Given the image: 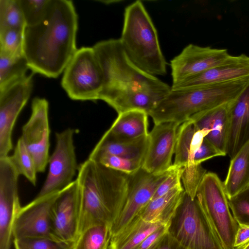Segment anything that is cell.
Segmentation results:
<instances>
[{"label": "cell", "mask_w": 249, "mask_h": 249, "mask_svg": "<svg viewBox=\"0 0 249 249\" xmlns=\"http://www.w3.org/2000/svg\"><path fill=\"white\" fill-rule=\"evenodd\" d=\"M77 29L72 1L50 0L41 20L24 31V54L33 72L49 78L59 76L77 50Z\"/></svg>", "instance_id": "cell-1"}, {"label": "cell", "mask_w": 249, "mask_h": 249, "mask_svg": "<svg viewBox=\"0 0 249 249\" xmlns=\"http://www.w3.org/2000/svg\"><path fill=\"white\" fill-rule=\"evenodd\" d=\"M128 179L129 175L89 159L80 164L76 178L81 203L78 235L96 224L111 229L124 202Z\"/></svg>", "instance_id": "cell-2"}, {"label": "cell", "mask_w": 249, "mask_h": 249, "mask_svg": "<svg viewBox=\"0 0 249 249\" xmlns=\"http://www.w3.org/2000/svg\"><path fill=\"white\" fill-rule=\"evenodd\" d=\"M92 47L104 75L99 100L108 105L116 99L142 91L168 93L171 90V87L132 63L120 39L101 41Z\"/></svg>", "instance_id": "cell-3"}, {"label": "cell", "mask_w": 249, "mask_h": 249, "mask_svg": "<svg viewBox=\"0 0 249 249\" xmlns=\"http://www.w3.org/2000/svg\"><path fill=\"white\" fill-rule=\"evenodd\" d=\"M249 83V77L183 89H171L149 112L154 124H179L193 115L234 100Z\"/></svg>", "instance_id": "cell-4"}, {"label": "cell", "mask_w": 249, "mask_h": 249, "mask_svg": "<svg viewBox=\"0 0 249 249\" xmlns=\"http://www.w3.org/2000/svg\"><path fill=\"white\" fill-rule=\"evenodd\" d=\"M120 39L129 59L140 69L155 76L166 74L156 29L141 1L125 8Z\"/></svg>", "instance_id": "cell-5"}, {"label": "cell", "mask_w": 249, "mask_h": 249, "mask_svg": "<svg viewBox=\"0 0 249 249\" xmlns=\"http://www.w3.org/2000/svg\"><path fill=\"white\" fill-rule=\"evenodd\" d=\"M168 232L188 249H225L196 198H191L185 191Z\"/></svg>", "instance_id": "cell-6"}, {"label": "cell", "mask_w": 249, "mask_h": 249, "mask_svg": "<svg viewBox=\"0 0 249 249\" xmlns=\"http://www.w3.org/2000/svg\"><path fill=\"white\" fill-rule=\"evenodd\" d=\"M196 197L224 249H235L234 245L239 225L230 211L223 183L215 173H206Z\"/></svg>", "instance_id": "cell-7"}, {"label": "cell", "mask_w": 249, "mask_h": 249, "mask_svg": "<svg viewBox=\"0 0 249 249\" xmlns=\"http://www.w3.org/2000/svg\"><path fill=\"white\" fill-rule=\"evenodd\" d=\"M61 84L72 100H99L104 75L93 47H82L76 50L63 71Z\"/></svg>", "instance_id": "cell-8"}, {"label": "cell", "mask_w": 249, "mask_h": 249, "mask_svg": "<svg viewBox=\"0 0 249 249\" xmlns=\"http://www.w3.org/2000/svg\"><path fill=\"white\" fill-rule=\"evenodd\" d=\"M204 130L197 128L193 121L189 120L178 128L173 165L183 168L181 182L185 192L191 198L196 197L197 188L206 170L195 162V155L207 135Z\"/></svg>", "instance_id": "cell-9"}, {"label": "cell", "mask_w": 249, "mask_h": 249, "mask_svg": "<svg viewBox=\"0 0 249 249\" xmlns=\"http://www.w3.org/2000/svg\"><path fill=\"white\" fill-rule=\"evenodd\" d=\"M75 130L68 128L55 134V148L50 156L48 173L36 196L58 192L73 180L78 167L74 144Z\"/></svg>", "instance_id": "cell-10"}, {"label": "cell", "mask_w": 249, "mask_h": 249, "mask_svg": "<svg viewBox=\"0 0 249 249\" xmlns=\"http://www.w3.org/2000/svg\"><path fill=\"white\" fill-rule=\"evenodd\" d=\"M172 167L160 174L149 173L141 167L129 175L127 194L122 210L111 227V237L125 227L152 199L160 184L169 175Z\"/></svg>", "instance_id": "cell-11"}, {"label": "cell", "mask_w": 249, "mask_h": 249, "mask_svg": "<svg viewBox=\"0 0 249 249\" xmlns=\"http://www.w3.org/2000/svg\"><path fill=\"white\" fill-rule=\"evenodd\" d=\"M33 75H26L0 89V158L8 156L13 149V128L31 95Z\"/></svg>", "instance_id": "cell-12"}, {"label": "cell", "mask_w": 249, "mask_h": 249, "mask_svg": "<svg viewBox=\"0 0 249 249\" xmlns=\"http://www.w3.org/2000/svg\"><path fill=\"white\" fill-rule=\"evenodd\" d=\"M19 175L10 156L0 158V249H10L15 222L21 208Z\"/></svg>", "instance_id": "cell-13"}, {"label": "cell", "mask_w": 249, "mask_h": 249, "mask_svg": "<svg viewBox=\"0 0 249 249\" xmlns=\"http://www.w3.org/2000/svg\"><path fill=\"white\" fill-rule=\"evenodd\" d=\"M50 134L49 103L45 98L36 97L20 137L35 161L38 173L44 172L48 164Z\"/></svg>", "instance_id": "cell-14"}, {"label": "cell", "mask_w": 249, "mask_h": 249, "mask_svg": "<svg viewBox=\"0 0 249 249\" xmlns=\"http://www.w3.org/2000/svg\"><path fill=\"white\" fill-rule=\"evenodd\" d=\"M81 213L79 189L75 179L59 191L52 206V236L73 244L78 235Z\"/></svg>", "instance_id": "cell-15"}, {"label": "cell", "mask_w": 249, "mask_h": 249, "mask_svg": "<svg viewBox=\"0 0 249 249\" xmlns=\"http://www.w3.org/2000/svg\"><path fill=\"white\" fill-rule=\"evenodd\" d=\"M174 122L154 124L148 133V145L142 168L153 174L168 171L172 166L178 129Z\"/></svg>", "instance_id": "cell-16"}, {"label": "cell", "mask_w": 249, "mask_h": 249, "mask_svg": "<svg viewBox=\"0 0 249 249\" xmlns=\"http://www.w3.org/2000/svg\"><path fill=\"white\" fill-rule=\"evenodd\" d=\"M233 56L226 49L189 44L171 61L173 83L224 63Z\"/></svg>", "instance_id": "cell-17"}, {"label": "cell", "mask_w": 249, "mask_h": 249, "mask_svg": "<svg viewBox=\"0 0 249 249\" xmlns=\"http://www.w3.org/2000/svg\"><path fill=\"white\" fill-rule=\"evenodd\" d=\"M59 192L36 196L31 202L21 207L14 224V239L39 236L53 237L51 208Z\"/></svg>", "instance_id": "cell-18"}, {"label": "cell", "mask_w": 249, "mask_h": 249, "mask_svg": "<svg viewBox=\"0 0 249 249\" xmlns=\"http://www.w3.org/2000/svg\"><path fill=\"white\" fill-rule=\"evenodd\" d=\"M249 77V57L242 54L197 74L173 83L172 89H183Z\"/></svg>", "instance_id": "cell-19"}, {"label": "cell", "mask_w": 249, "mask_h": 249, "mask_svg": "<svg viewBox=\"0 0 249 249\" xmlns=\"http://www.w3.org/2000/svg\"><path fill=\"white\" fill-rule=\"evenodd\" d=\"M228 115L226 152L232 159L249 141V83L228 103Z\"/></svg>", "instance_id": "cell-20"}, {"label": "cell", "mask_w": 249, "mask_h": 249, "mask_svg": "<svg viewBox=\"0 0 249 249\" xmlns=\"http://www.w3.org/2000/svg\"><path fill=\"white\" fill-rule=\"evenodd\" d=\"M190 119L197 128L206 131L207 134L205 137L206 140L225 155H227L228 103L198 113Z\"/></svg>", "instance_id": "cell-21"}, {"label": "cell", "mask_w": 249, "mask_h": 249, "mask_svg": "<svg viewBox=\"0 0 249 249\" xmlns=\"http://www.w3.org/2000/svg\"><path fill=\"white\" fill-rule=\"evenodd\" d=\"M148 114L141 110H131L118 114L110 127L104 133L118 140H132L148 134Z\"/></svg>", "instance_id": "cell-22"}, {"label": "cell", "mask_w": 249, "mask_h": 249, "mask_svg": "<svg viewBox=\"0 0 249 249\" xmlns=\"http://www.w3.org/2000/svg\"><path fill=\"white\" fill-rule=\"evenodd\" d=\"M184 193L182 185L177 186L162 196L151 200L138 215L146 222L169 225Z\"/></svg>", "instance_id": "cell-23"}, {"label": "cell", "mask_w": 249, "mask_h": 249, "mask_svg": "<svg viewBox=\"0 0 249 249\" xmlns=\"http://www.w3.org/2000/svg\"><path fill=\"white\" fill-rule=\"evenodd\" d=\"M148 134L132 140H118L105 135L96 144L89 159L108 154L130 159H143L148 145Z\"/></svg>", "instance_id": "cell-24"}, {"label": "cell", "mask_w": 249, "mask_h": 249, "mask_svg": "<svg viewBox=\"0 0 249 249\" xmlns=\"http://www.w3.org/2000/svg\"><path fill=\"white\" fill-rule=\"evenodd\" d=\"M163 225L145 221L138 215L111 237L108 249H136L150 234Z\"/></svg>", "instance_id": "cell-25"}, {"label": "cell", "mask_w": 249, "mask_h": 249, "mask_svg": "<svg viewBox=\"0 0 249 249\" xmlns=\"http://www.w3.org/2000/svg\"><path fill=\"white\" fill-rule=\"evenodd\" d=\"M223 183L228 198L249 186V141L231 159Z\"/></svg>", "instance_id": "cell-26"}, {"label": "cell", "mask_w": 249, "mask_h": 249, "mask_svg": "<svg viewBox=\"0 0 249 249\" xmlns=\"http://www.w3.org/2000/svg\"><path fill=\"white\" fill-rule=\"evenodd\" d=\"M111 238L109 225L101 223L94 224L78 235L72 249H108Z\"/></svg>", "instance_id": "cell-27"}, {"label": "cell", "mask_w": 249, "mask_h": 249, "mask_svg": "<svg viewBox=\"0 0 249 249\" xmlns=\"http://www.w3.org/2000/svg\"><path fill=\"white\" fill-rule=\"evenodd\" d=\"M30 69L24 56L10 57L0 54V89L26 75Z\"/></svg>", "instance_id": "cell-28"}, {"label": "cell", "mask_w": 249, "mask_h": 249, "mask_svg": "<svg viewBox=\"0 0 249 249\" xmlns=\"http://www.w3.org/2000/svg\"><path fill=\"white\" fill-rule=\"evenodd\" d=\"M11 159L20 175L24 176L34 186L36 184V170L35 161L20 137L17 142Z\"/></svg>", "instance_id": "cell-29"}, {"label": "cell", "mask_w": 249, "mask_h": 249, "mask_svg": "<svg viewBox=\"0 0 249 249\" xmlns=\"http://www.w3.org/2000/svg\"><path fill=\"white\" fill-rule=\"evenodd\" d=\"M25 19L18 0H0V30L12 28L24 31Z\"/></svg>", "instance_id": "cell-30"}, {"label": "cell", "mask_w": 249, "mask_h": 249, "mask_svg": "<svg viewBox=\"0 0 249 249\" xmlns=\"http://www.w3.org/2000/svg\"><path fill=\"white\" fill-rule=\"evenodd\" d=\"M24 31L12 28L0 30V54L10 57L24 55Z\"/></svg>", "instance_id": "cell-31"}, {"label": "cell", "mask_w": 249, "mask_h": 249, "mask_svg": "<svg viewBox=\"0 0 249 249\" xmlns=\"http://www.w3.org/2000/svg\"><path fill=\"white\" fill-rule=\"evenodd\" d=\"M90 160L128 175H132L139 170L143 161V159H130L108 154L100 155Z\"/></svg>", "instance_id": "cell-32"}, {"label": "cell", "mask_w": 249, "mask_h": 249, "mask_svg": "<svg viewBox=\"0 0 249 249\" xmlns=\"http://www.w3.org/2000/svg\"><path fill=\"white\" fill-rule=\"evenodd\" d=\"M14 245L15 249H72L73 245L46 236L15 238Z\"/></svg>", "instance_id": "cell-33"}, {"label": "cell", "mask_w": 249, "mask_h": 249, "mask_svg": "<svg viewBox=\"0 0 249 249\" xmlns=\"http://www.w3.org/2000/svg\"><path fill=\"white\" fill-rule=\"evenodd\" d=\"M228 199L232 216L238 224L249 227V186Z\"/></svg>", "instance_id": "cell-34"}, {"label": "cell", "mask_w": 249, "mask_h": 249, "mask_svg": "<svg viewBox=\"0 0 249 249\" xmlns=\"http://www.w3.org/2000/svg\"><path fill=\"white\" fill-rule=\"evenodd\" d=\"M26 26L38 23L46 14L50 0H18Z\"/></svg>", "instance_id": "cell-35"}, {"label": "cell", "mask_w": 249, "mask_h": 249, "mask_svg": "<svg viewBox=\"0 0 249 249\" xmlns=\"http://www.w3.org/2000/svg\"><path fill=\"white\" fill-rule=\"evenodd\" d=\"M183 170V168L173 165L169 175L157 188L151 200L162 196L177 186L181 185Z\"/></svg>", "instance_id": "cell-36"}, {"label": "cell", "mask_w": 249, "mask_h": 249, "mask_svg": "<svg viewBox=\"0 0 249 249\" xmlns=\"http://www.w3.org/2000/svg\"><path fill=\"white\" fill-rule=\"evenodd\" d=\"M224 156L225 155L204 138L195 155V162L197 165H201L202 162L208 159Z\"/></svg>", "instance_id": "cell-37"}, {"label": "cell", "mask_w": 249, "mask_h": 249, "mask_svg": "<svg viewBox=\"0 0 249 249\" xmlns=\"http://www.w3.org/2000/svg\"><path fill=\"white\" fill-rule=\"evenodd\" d=\"M169 225H163L152 232L136 249H150L168 232Z\"/></svg>", "instance_id": "cell-38"}, {"label": "cell", "mask_w": 249, "mask_h": 249, "mask_svg": "<svg viewBox=\"0 0 249 249\" xmlns=\"http://www.w3.org/2000/svg\"><path fill=\"white\" fill-rule=\"evenodd\" d=\"M149 249H188L176 240L168 232Z\"/></svg>", "instance_id": "cell-39"}, {"label": "cell", "mask_w": 249, "mask_h": 249, "mask_svg": "<svg viewBox=\"0 0 249 249\" xmlns=\"http://www.w3.org/2000/svg\"><path fill=\"white\" fill-rule=\"evenodd\" d=\"M249 243V227L239 225L235 236L234 248L242 249Z\"/></svg>", "instance_id": "cell-40"}, {"label": "cell", "mask_w": 249, "mask_h": 249, "mask_svg": "<svg viewBox=\"0 0 249 249\" xmlns=\"http://www.w3.org/2000/svg\"><path fill=\"white\" fill-rule=\"evenodd\" d=\"M242 249H249V243Z\"/></svg>", "instance_id": "cell-41"}]
</instances>
